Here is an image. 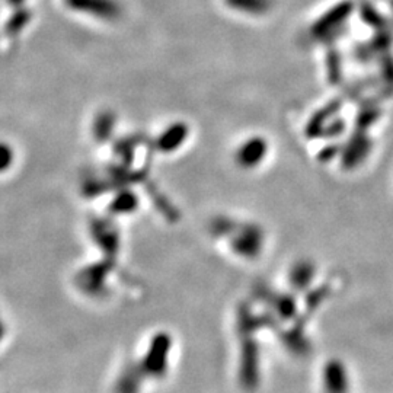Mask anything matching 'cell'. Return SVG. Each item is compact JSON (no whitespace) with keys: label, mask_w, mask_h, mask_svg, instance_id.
I'll return each mask as SVG.
<instances>
[{"label":"cell","mask_w":393,"mask_h":393,"mask_svg":"<svg viewBox=\"0 0 393 393\" xmlns=\"http://www.w3.org/2000/svg\"><path fill=\"white\" fill-rule=\"evenodd\" d=\"M116 124V116L111 111H102L96 116L94 123V135L98 142H106L112 134Z\"/></svg>","instance_id":"8992f818"},{"label":"cell","mask_w":393,"mask_h":393,"mask_svg":"<svg viewBox=\"0 0 393 393\" xmlns=\"http://www.w3.org/2000/svg\"><path fill=\"white\" fill-rule=\"evenodd\" d=\"M33 18V13L31 11L22 6V8H18L13 11V13L9 16V19L6 21V25H5V33L9 35V37H15L16 34H19L23 28L30 23Z\"/></svg>","instance_id":"52a82bcc"},{"label":"cell","mask_w":393,"mask_h":393,"mask_svg":"<svg viewBox=\"0 0 393 393\" xmlns=\"http://www.w3.org/2000/svg\"><path fill=\"white\" fill-rule=\"evenodd\" d=\"M231 9L248 13V15H264L271 8V0H224Z\"/></svg>","instance_id":"5b68a950"},{"label":"cell","mask_w":393,"mask_h":393,"mask_svg":"<svg viewBox=\"0 0 393 393\" xmlns=\"http://www.w3.org/2000/svg\"><path fill=\"white\" fill-rule=\"evenodd\" d=\"M66 8L99 19H117L121 6L117 0H63Z\"/></svg>","instance_id":"6da1fadb"},{"label":"cell","mask_w":393,"mask_h":393,"mask_svg":"<svg viewBox=\"0 0 393 393\" xmlns=\"http://www.w3.org/2000/svg\"><path fill=\"white\" fill-rule=\"evenodd\" d=\"M268 145L262 137H250L240 145L236 153V160L242 167H255L265 157Z\"/></svg>","instance_id":"7a4b0ae2"},{"label":"cell","mask_w":393,"mask_h":393,"mask_svg":"<svg viewBox=\"0 0 393 393\" xmlns=\"http://www.w3.org/2000/svg\"><path fill=\"white\" fill-rule=\"evenodd\" d=\"M8 5L18 9V8H22L25 5V0H6Z\"/></svg>","instance_id":"30bf717a"},{"label":"cell","mask_w":393,"mask_h":393,"mask_svg":"<svg viewBox=\"0 0 393 393\" xmlns=\"http://www.w3.org/2000/svg\"><path fill=\"white\" fill-rule=\"evenodd\" d=\"M137 204L135 201V196L133 194H126L123 195L120 200H116L114 204H112V211L116 213H128V211H133L131 209H134Z\"/></svg>","instance_id":"ba28073f"},{"label":"cell","mask_w":393,"mask_h":393,"mask_svg":"<svg viewBox=\"0 0 393 393\" xmlns=\"http://www.w3.org/2000/svg\"><path fill=\"white\" fill-rule=\"evenodd\" d=\"M167 353H170V336L166 333L155 336L145 361V367L148 372H150V375H162L166 367Z\"/></svg>","instance_id":"3957f363"},{"label":"cell","mask_w":393,"mask_h":393,"mask_svg":"<svg viewBox=\"0 0 393 393\" xmlns=\"http://www.w3.org/2000/svg\"><path fill=\"white\" fill-rule=\"evenodd\" d=\"M189 134V128L185 123L178 121L166 127L156 140V146L163 153H171L181 148Z\"/></svg>","instance_id":"277c9868"},{"label":"cell","mask_w":393,"mask_h":393,"mask_svg":"<svg viewBox=\"0 0 393 393\" xmlns=\"http://www.w3.org/2000/svg\"><path fill=\"white\" fill-rule=\"evenodd\" d=\"M11 156H12L11 149H9L6 145H4V157H2V162H4V170H6L8 165L11 163Z\"/></svg>","instance_id":"9c48e42d"}]
</instances>
